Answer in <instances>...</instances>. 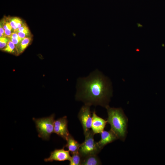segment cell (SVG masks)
I'll return each instance as SVG.
<instances>
[{
	"label": "cell",
	"mask_w": 165,
	"mask_h": 165,
	"mask_svg": "<svg viewBox=\"0 0 165 165\" xmlns=\"http://www.w3.org/2000/svg\"><path fill=\"white\" fill-rule=\"evenodd\" d=\"M108 113L107 123L111 126V129L118 139L124 141L127 133L128 119L121 108L110 107L106 108Z\"/></svg>",
	"instance_id": "2"
},
{
	"label": "cell",
	"mask_w": 165,
	"mask_h": 165,
	"mask_svg": "<svg viewBox=\"0 0 165 165\" xmlns=\"http://www.w3.org/2000/svg\"><path fill=\"white\" fill-rule=\"evenodd\" d=\"M75 98L91 106L106 108L112 95V82L108 78L96 69L86 77L78 78Z\"/></svg>",
	"instance_id": "1"
},
{
	"label": "cell",
	"mask_w": 165,
	"mask_h": 165,
	"mask_svg": "<svg viewBox=\"0 0 165 165\" xmlns=\"http://www.w3.org/2000/svg\"><path fill=\"white\" fill-rule=\"evenodd\" d=\"M12 20L17 28V30L23 24L21 20L19 18L14 17L12 19Z\"/></svg>",
	"instance_id": "17"
},
{
	"label": "cell",
	"mask_w": 165,
	"mask_h": 165,
	"mask_svg": "<svg viewBox=\"0 0 165 165\" xmlns=\"http://www.w3.org/2000/svg\"><path fill=\"white\" fill-rule=\"evenodd\" d=\"M17 33L19 37L23 38L28 37L27 36L30 35V32L29 29Z\"/></svg>",
	"instance_id": "18"
},
{
	"label": "cell",
	"mask_w": 165,
	"mask_h": 165,
	"mask_svg": "<svg viewBox=\"0 0 165 165\" xmlns=\"http://www.w3.org/2000/svg\"><path fill=\"white\" fill-rule=\"evenodd\" d=\"M96 154L90 155L82 158L81 165H99L101 163Z\"/></svg>",
	"instance_id": "11"
},
{
	"label": "cell",
	"mask_w": 165,
	"mask_h": 165,
	"mask_svg": "<svg viewBox=\"0 0 165 165\" xmlns=\"http://www.w3.org/2000/svg\"><path fill=\"white\" fill-rule=\"evenodd\" d=\"M31 40V38L29 37H25L23 38L18 46L20 53H22L25 50L28 46Z\"/></svg>",
	"instance_id": "13"
},
{
	"label": "cell",
	"mask_w": 165,
	"mask_h": 165,
	"mask_svg": "<svg viewBox=\"0 0 165 165\" xmlns=\"http://www.w3.org/2000/svg\"><path fill=\"white\" fill-rule=\"evenodd\" d=\"M90 106L84 105L81 108L78 114V118L82 125L84 134L91 128L92 114L90 110Z\"/></svg>",
	"instance_id": "5"
},
{
	"label": "cell",
	"mask_w": 165,
	"mask_h": 165,
	"mask_svg": "<svg viewBox=\"0 0 165 165\" xmlns=\"http://www.w3.org/2000/svg\"><path fill=\"white\" fill-rule=\"evenodd\" d=\"M15 48L16 49L15 44L9 40L6 46L2 50L7 52L13 53L14 52V50Z\"/></svg>",
	"instance_id": "14"
},
{
	"label": "cell",
	"mask_w": 165,
	"mask_h": 165,
	"mask_svg": "<svg viewBox=\"0 0 165 165\" xmlns=\"http://www.w3.org/2000/svg\"><path fill=\"white\" fill-rule=\"evenodd\" d=\"M85 136L84 141L81 144L79 152L82 158L87 156L97 155L101 151L94 140L95 134L92 130H90L84 134Z\"/></svg>",
	"instance_id": "4"
},
{
	"label": "cell",
	"mask_w": 165,
	"mask_h": 165,
	"mask_svg": "<svg viewBox=\"0 0 165 165\" xmlns=\"http://www.w3.org/2000/svg\"><path fill=\"white\" fill-rule=\"evenodd\" d=\"M54 117L53 114L46 117L37 119L33 118L39 137L44 140L49 139L51 134L53 133Z\"/></svg>",
	"instance_id": "3"
},
{
	"label": "cell",
	"mask_w": 165,
	"mask_h": 165,
	"mask_svg": "<svg viewBox=\"0 0 165 165\" xmlns=\"http://www.w3.org/2000/svg\"><path fill=\"white\" fill-rule=\"evenodd\" d=\"M3 27L5 30V36H9L12 33L11 30L13 29L10 22H7L3 24Z\"/></svg>",
	"instance_id": "15"
},
{
	"label": "cell",
	"mask_w": 165,
	"mask_h": 165,
	"mask_svg": "<svg viewBox=\"0 0 165 165\" xmlns=\"http://www.w3.org/2000/svg\"><path fill=\"white\" fill-rule=\"evenodd\" d=\"M68 121L66 116L55 120L54 123L53 133L67 140L69 133L68 128Z\"/></svg>",
	"instance_id": "6"
},
{
	"label": "cell",
	"mask_w": 165,
	"mask_h": 165,
	"mask_svg": "<svg viewBox=\"0 0 165 165\" xmlns=\"http://www.w3.org/2000/svg\"><path fill=\"white\" fill-rule=\"evenodd\" d=\"M63 148L60 149H56L50 153V156L47 158L44 159V161L47 162H52L53 161H64L66 160H70L71 156L69 151L66 150Z\"/></svg>",
	"instance_id": "7"
},
{
	"label": "cell",
	"mask_w": 165,
	"mask_h": 165,
	"mask_svg": "<svg viewBox=\"0 0 165 165\" xmlns=\"http://www.w3.org/2000/svg\"><path fill=\"white\" fill-rule=\"evenodd\" d=\"M107 123V121L96 114L95 110L93 112L91 128L95 134L101 133L104 130Z\"/></svg>",
	"instance_id": "9"
},
{
	"label": "cell",
	"mask_w": 165,
	"mask_h": 165,
	"mask_svg": "<svg viewBox=\"0 0 165 165\" xmlns=\"http://www.w3.org/2000/svg\"><path fill=\"white\" fill-rule=\"evenodd\" d=\"M66 141L67 143L65 147L72 154L79 152L81 144L75 140L70 134L68 136Z\"/></svg>",
	"instance_id": "10"
},
{
	"label": "cell",
	"mask_w": 165,
	"mask_h": 165,
	"mask_svg": "<svg viewBox=\"0 0 165 165\" xmlns=\"http://www.w3.org/2000/svg\"><path fill=\"white\" fill-rule=\"evenodd\" d=\"M7 37L8 38H15L21 40H22L23 39V38L20 37L18 36L17 33L15 32L12 33L9 36H8Z\"/></svg>",
	"instance_id": "19"
},
{
	"label": "cell",
	"mask_w": 165,
	"mask_h": 165,
	"mask_svg": "<svg viewBox=\"0 0 165 165\" xmlns=\"http://www.w3.org/2000/svg\"><path fill=\"white\" fill-rule=\"evenodd\" d=\"M27 29H28V28L26 24L23 23L21 26L16 30L15 32L22 31Z\"/></svg>",
	"instance_id": "20"
},
{
	"label": "cell",
	"mask_w": 165,
	"mask_h": 165,
	"mask_svg": "<svg viewBox=\"0 0 165 165\" xmlns=\"http://www.w3.org/2000/svg\"><path fill=\"white\" fill-rule=\"evenodd\" d=\"M70 161V165H81L82 160V157L79 154V152H77L72 154Z\"/></svg>",
	"instance_id": "12"
},
{
	"label": "cell",
	"mask_w": 165,
	"mask_h": 165,
	"mask_svg": "<svg viewBox=\"0 0 165 165\" xmlns=\"http://www.w3.org/2000/svg\"><path fill=\"white\" fill-rule=\"evenodd\" d=\"M9 40V39L6 38V37L0 38V48L2 50L6 47Z\"/></svg>",
	"instance_id": "16"
},
{
	"label": "cell",
	"mask_w": 165,
	"mask_h": 165,
	"mask_svg": "<svg viewBox=\"0 0 165 165\" xmlns=\"http://www.w3.org/2000/svg\"><path fill=\"white\" fill-rule=\"evenodd\" d=\"M101 139L97 144L101 150L107 145L112 143L118 139L116 134L111 130L107 131L103 130L101 133Z\"/></svg>",
	"instance_id": "8"
}]
</instances>
